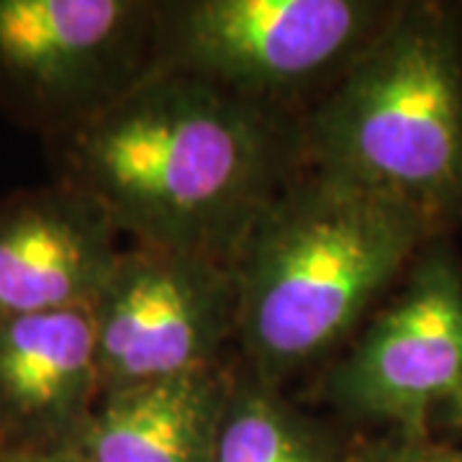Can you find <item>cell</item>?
<instances>
[{
  "label": "cell",
  "instance_id": "7c38bea8",
  "mask_svg": "<svg viewBox=\"0 0 462 462\" xmlns=\"http://www.w3.org/2000/svg\"><path fill=\"white\" fill-rule=\"evenodd\" d=\"M357 462H462V449L431 445L427 437L396 434L378 445L365 447Z\"/></svg>",
  "mask_w": 462,
  "mask_h": 462
},
{
  "label": "cell",
  "instance_id": "9a60e30c",
  "mask_svg": "<svg viewBox=\"0 0 462 462\" xmlns=\"http://www.w3.org/2000/svg\"><path fill=\"white\" fill-rule=\"evenodd\" d=\"M0 457H3V447H0Z\"/></svg>",
  "mask_w": 462,
  "mask_h": 462
},
{
  "label": "cell",
  "instance_id": "7a4b0ae2",
  "mask_svg": "<svg viewBox=\"0 0 462 462\" xmlns=\"http://www.w3.org/2000/svg\"><path fill=\"white\" fill-rule=\"evenodd\" d=\"M431 234L396 200L319 172L288 185L234 260L245 370L282 388L345 339Z\"/></svg>",
  "mask_w": 462,
  "mask_h": 462
},
{
  "label": "cell",
  "instance_id": "277c9868",
  "mask_svg": "<svg viewBox=\"0 0 462 462\" xmlns=\"http://www.w3.org/2000/svg\"><path fill=\"white\" fill-rule=\"evenodd\" d=\"M393 5L365 0H190L157 11L154 69L270 100L345 69Z\"/></svg>",
  "mask_w": 462,
  "mask_h": 462
},
{
  "label": "cell",
  "instance_id": "4fadbf2b",
  "mask_svg": "<svg viewBox=\"0 0 462 462\" xmlns=\"http://www.w3.org/2000/svg\"><path fill=\"white\" fill-rule=\"evenodd\" d=\"M0 462H85L72 449H3Z\"/></svg>",
  "mask_w": 462,
  "mask_h": 462
},
{
  "label": "cell",
  "instance_id": "6da1fadb",
  "mask_svg": "<svg viewBox=\"0 0 462 462\" xmlns=\"http://www.w3.org/2000/svg\"><path fill=\"white\" fill-rule=\"evenodd\" d=\"M50 144L54 182L100 206L118 234L231 263L303 152L270 106L178 69H152Z\"/></svg>",
  "mask_w": 462,
  "mask_h": 462
},
{
  "label": "cell",
  "instance_id": "9c48e42d",
  "mask_svg": "<svg viewBox=\"0 0 462 462\" xmlns=\"http://www.w3.org/2000/svg\"><path fill=\"white\" fill-rule=\"evenodd\" d=\"M98 401L90 306L0 321L3 449H72Z\"/></svg>",
  "mask_w": 462,
  "mask_h": 462
},
{
  "label": "cell",
  "instance_id": "8992f818",
  "mask_svg": "<svg viewBox=\"0 0 462 462\" xmlns=\"http://www.w3.org/2000/svg\"><path fill=\"white\" fill-rule=\"evenodd\" d=\"M90 311L100 396L214 367L236 339V267L199 252L121 249Z\"/></svg>",
  "mask_w": 462,
  "mask_h": 462
},
{
  "label": "cell",
  "instance_id": "52a82bcc",
  "mask_svg": "<svg viewBox=\"0 0 462 462\" xmlns=\"http://www.w3.org/2000/svg\"><path fill=\"white\" fill-rule=\"evenodd\" d=\"M462 393V275L447 252H431L403 293L327 378L334 409L427 437L437 403Z\"/></svg>",
  "mask_w": 462,
  "mask_h": 462
},
{
  "label": "cell",
  "instance_id": "ba28073f",
  "mask_svg": "<svg viewBox=\"0 0 462 462\" xmlns=\"http://www.w3.org/2000/svg\"><path fill=\"white\" fill-rule=\"evenodd\" d=\"M116 236L62 182L0 199V321L90 306L121 257Z\"/></svg>",
  "mask_w": 462,
  "mask_h": 462
},
{
  "label": "cell",
  "instance_id": "30bf717a",
  "mask_svg": "<svg viewBox=\"0 0 462 462\" xmlns=\"http://www.w3.org/2000/svg\"><path fill=\"white\" fill-rule=\"evenodd\" d=\"M231 375L214 365L106 393L72 452L85 462H211Z\"/></svg>",
  "mask_w": 462,
  "mask_h": 462
},
{
  "label": "cell",
  "instance_id": "5b68a950",
  "mask_svg": "<svg viewBox=\"0 0 462 462\" xmlns=\"http://www.w3.org/2000/svg\"><path fill=\"white\" fill-rule=\"evenodd\" d=\"M160 3L0 0V108L47 139L154 69Z\"/></svg>",
  "mask_w": 462,
  "mask_h": 462
},
{
  "label": "cell",
  "instance_id": "5bb4252c",
  "mask_svg": "<svg viewBox=\"0 0 462 462\" xmlns=\"http://www.w3.org/2000/svg\"><path fill=\"white\" fill-rule=\"evenodd\" d=\"M452 406L457 409V416H460V419H462V393L457 398H455V401H452Z\"/></svg>",
  "mask_w": 462,
  "mask_h": 462
},
{
  "label": "cell",
  "instance_id": "3957f363",
  "mask_svg": "<svg viewBox=\"0 0 462 462\" xmlns=\"http://www.w3.org/2000/svg\"><path fill=\"white\" fill-rule=\"evenodd\" d=\"M316 172L396 200L431 231L462 218V32L396 5L300 134Z\"/></svg>",
  "mask_w": 462,
  "mask_h": 462
},
{
  "label": "cell",
  "instance_id": "8fae6325",
  "mask_svg": "<svg viewBox=\"0 0 462 462\" xmlns=\"http://www.w3.org/2000/svg\"><path fill=\"white\" fill-rule=\"evenodd\" d=\"M211 462H349L342 439L249 370L231 375Z\"/></svg>",
  "mask_w": 462,
  "mask_h": 462
}]
</instances>
